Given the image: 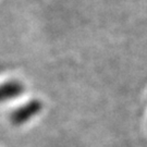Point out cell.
Wrapping results in <instances>:
<instances>
[{
	"mask_svg": "<svg viewBox=\"0 0 147 147\" xmlns=\"http://www.w3.org/2000/svg\"><path fill=\"white\" fill-rule=\"evenodd\" d=\"M42 109V104L38 100H33L30 101L26 105L22 106L21 108L16 109L12 116H11V120L16 125H21L22 123L26 122L30 120L32 117L37 115Z\"/></svg>",
	"mask_w": 147,
	"mask_h": 147,
	"instance_id": "cell-1",
	"label": "cell"
},
{
	"mask_svg": "<svg viewBox=\"0 0 147 147\" xmlns=\"http://www.w3.org/2000/svg\"><path fill=\"white\" fill-rule=\"evenodd\" d=\"M24 87L19 82H8L0 85V101L13 99L14 97L21 95Z\"/></svg>",
	"mask_w": 147,
	"mask_h": 147,
	"instance_id": "cell-2",
	"label": "cell"
}]
</instances>
